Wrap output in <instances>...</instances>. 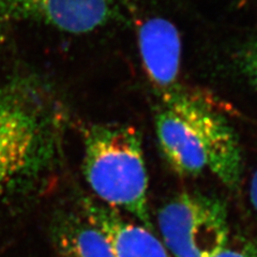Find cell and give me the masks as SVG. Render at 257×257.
I'll return each instance as SVG.
<instances>
[{"label": "cell", "mask_w": 257, "mask_h": 257, "mask_svg": "<svg viewBox=\"0 0 257 257\" xmlns=\"http://www.w3.org/2000/svg\"><path fill=\"white\" fill-rule=\"evenodd\" d=\"M82 207L86 218L106 237L115 257H170L151 230L128 223L117 209L89 197L83 199Z\"/></svg>", "instance_id": "obj_6"}, {"label": "cell", "mask_w": 257, "mask_h": 257, "mask_svg": "<svg viewBox=\"0 0 257 257\" xmlns=\"http://www.w3.org/2000/svg\"><path fill=\"white\" fill-rule=\"evenodd\" d=\"M37 138L34 112L16 95L0 91V197L25 171Z\"/></svg>", "instance_id": "obj_4"}, {"label": "cell", "mask_w": 257, "mask_h": 257, "mask_svg": "<svg viewBox=\"0 0 257 257\" xmlns=\"http://www.w3.org/2000/svg\"><path fill=\"white\" fill-rule=\"evenodd\" d=\"M155 123L159 147L177 175L208 171L228 189H238L243 165L238 136L210 103L180 89L164 93Z\"/></svg>", "instance_id": "obj_1"}, {"label": "cell", "mask_w": 257, "mask_h": 257, "mask_svg": "<svg viewBox=\"0 0 257 257\" xmlns=\"http://www.w3.org/2000/svg\"><path fill=\"white\" fill-rule=\"evenodd\" d=\"M84 175L101 203L122 209L152 231L148 176L135 127L94 124L84 135Z\"/></svg>", "instance_id": "obj_2"}, {"label": "cell", "mask_w": 257, "mask_h": 257, "mask_svg": "<svg viewBox=\"0 0 257 257\" xmlns=\"http://www.w3.org/2000/svg\"><path fill=\"white\" fill-rule=\"evenodd\" d=\"M158 227L175 257H213L228 243L227 207L215 196L183 192L161 207Z\"/></svg>", "instance_id": "obj_3"}, {"label": "cell", "mask_w": 257, "mask_h": 257, "mask_svg": "<svg viewBox=\"0 0 257 257\" xmlns=\"http://www.w3.org/2000/svg\"><path fill=\"white\" fill-rule=\"evenodd\" d=\"M243 73L257 90V42L248 46L241 58Z\"/></svg>", "instance_id": "obj_9"}, {"label": "cell", "mask_w": 257, "mask_h": 257, "mask_svg": "<svg viewBox=\"0 0 257 257\" xmlns=\"http://www.w3.org/2000/svg\"><path fill=\"white\" fill-rule=\"evenodd\" d=\"M141 57L150 80L164 93L178 89L181 64L180 35L162 18L145 22L139 30Z\"/></svg>", "instance_id": "obj_5"}, {"label": "cell", "mask_w": 257, "mask_h": 257, "mask_svg": "<svg viewBox=\"0 0 257 257\" xmlns=\"http://www.w3.org/2000/svg\"><path fill=\"white\" fill-rule=\"evenodd\" d=\"M12 14V8L9 0H0V28L9 21Z\"/></svg>", "instance_id": "obj_11"}, {"label": "cell", "mask_w": 257, "mask_h": 257, "mask_svg": "<svg viewBox=\"0 0 257 257\" xmlns=\"http://www.w3.org/2000/svg\"><path fill=\"white\" fill-rule=\"evenodd\" d=\"M213 257H257V235L234 247H225Z\"/></svg>", "instance_id": "obj_10"}, {"label": "cell", "mask_w": 257, "mask_h": 257, "mask_svg": "<svg viewBox=\"0 0 257 257\" xmlns=\"http://www.w3.org/2000/svg\"><path fill=\"white\" fill-rule=\"evenodd\" d=\"M19 10L60 30L86 34L102 26L109 16V0H9Z\"/></svg>", "instance_id": "obj_7"}, {"label": "cell", "mask_w": 257, "mask_h": 257, "mask_svg": "<svg viewBox=\"0 0 257 257\" xmlns=\"http://www.w3.org/2000/svg\"><path fill=\"white\" fill-rule=\"evenodd\" d=\"M57 257H115L103 232L85 215H61L53 228Z\"/></svg>", "instance_id": "obj_8"}, {"label": "cell", "mask_w": 257, "mask_h": 257, "mask_svg": "<svg viewBox=\"0 0 257 257\" xmlns=\"http://www.w3.org/2000/svg\"><path fill=\"white\" fill-rule=\"evenodd\" d=\"M250 200L253 208L257 212V168L253 173L250 183Z\"/></svg>", "instance_id": "obj_12"}]
</instances>
